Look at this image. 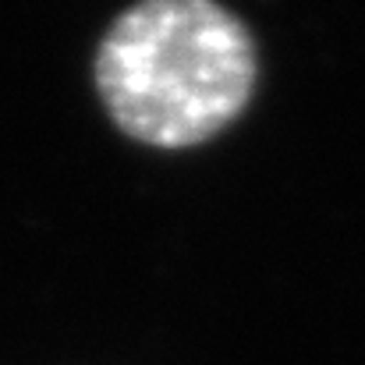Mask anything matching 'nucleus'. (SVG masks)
Wrapping results in <instances>:
<instances>
[{
	"instance_id": "1",
	"label": "nucleus",
	"mask_w": 365,
	"mask_h": 365,
	"mask_svg": "<svg viewBox=\"0 0 365 365\" xmlns=\"http://www.w3.org/2000/svg\"><path fill=\"white\" fill-rule=\"evenodd\" d=\"M93 75L128 138L185 149L242 114L255 86V46L217 0H138L103 32Z\"/></svg>"
}]
</instances>
